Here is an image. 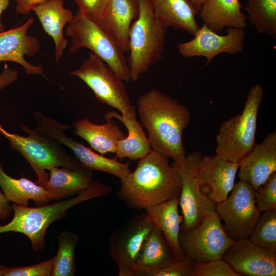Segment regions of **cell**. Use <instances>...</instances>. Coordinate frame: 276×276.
Here are the masks:
<instances>
[{"label":"cell","instance_id":"cell-9","mask_svg":"<svg viewBox=\"0 0 276 276\" xmlns=\"http://www.w3.org/2000/svg\"><path fill=\"white\" fill-rule=\"evenodd\" d=\"M255 191L240 179L224 200L216 203L215 211L224 222L223 227L234 240L248 238L262 213L256 204Z\"/></svg>","mask_w":276,"mask_h":276},{"label":"cell","instance_id":"cell-24","mask_svg":"<svg viewBox=\"0 0 276 276\" xmlns=\"http://www.w3.org/2000/svg\"><path fill=\"white\" fill-rule=\"evenodd\" d=\"M239 0H206L199 16L209 28L218 33L225 27L245 29L247 16Z\"/></svg>","mask_w":276,"mask_h":276},{"label":"cell","instance_id":"cell-2","mask_svg":"<svg viewBox=\"0 0 276 276\" xmlns=\"http://www.w3.org/2000/svg\"><path fill=\"white\" fill-rule=\"evenodd\" d=\"M181 179L169 158L152 150L139 160L134 171L120 179L117 196L128 206L145 210L179 197Z\"/></svg>","mask_w":276,"mask_h":276},{"label":"cell","instance_id":"cell-6","mask_svg":"<svg viewBox=\"0 0 276 276\" xmlns=\"http://www.w3.org/2000/svg\"><path fill=\"white\" fill-rule=\"evenodd\" d=\"M28 136L11 133L0 125V134L10 142L11 147L19 152L29 163L36 173V183L44 187L49 178L47 172L55 167L76 169L81 164L76 158L70 156L61 144L36 129L20 126Z\"/></svg>","mask_w":276,"mask_h":276},{"label":"cell","instance_id":"cell-8","mask_svg":"<svg viewBox=\"0 0 276 276\" xmlns=\"http://www.w3.org/2000/svg\"><path fill=\"white\" fill-rule=\"evenodd\" d=\"M234 241L225 232L216 211L205 216L197 226L180 230L179 236L181 249L194 263L222 259Z\"/></svg>","mask_w":276,"mask_h":276},{"label":"cell","instance_id":"cell-11","mask_svg":"<svg viewBox=\"0 0 276 276\" xmlns=\"http://www.w3.org/2000/svg\"><path fill=\"white\" fill-rule=\"evenodd\" d=\"M200 153L194 151L186 156L182 165L174 166L181 179V190L179 196L182 221L181 230H187L199 225L206 215L215 211L216 203L203 192L197 166L201 156Z\"/></svg>","mask_w":276,"mask_h":276},{"label":"cell","instance_id":"cell-26","mask_svg":"<svg viewBox=\"0 0 276 276\" xmlns=\"http://www.w3.org/2000/svg\"><path fill=\"white\" fill-rule=\"evenodd\" d=\"M178 206L179 197H175L145 210L154 227L163 233L176 260L186 257L179 242L182 218Z\"/></svg>","mask_w":276,"mask_h":276},{"label":"cell","instance_id":"cell-15","mask_svg":"<svg viewBox=\"0 0 276 276\" xmlns=\"http://www.w3.org/2000/svg\"><path fill=\"white\" fill-rule=\"evenodd\" d=\"M222 259L241 275H276V251L261 247L248 238L235 240Z\"/></svg>","mask_w":276,"mask_h":276},{"label":"cell","instance_id":"cell-25","mask_svg":"<svg viewBox=\"0 0 276 276\" xmlns=\"http://www.w3.org/2000/svg\"><path fill=\"white\" fill-rule=\"evenodd\" d=\"M106 121V123L100 125L94 124L87 118L75 121L73 133L86 141L100 154L115 153L117 142L124 139L127 134L112 119Z\"/></svg>","mask_w":276,"mask_h":276},{"label":"cell","instance_id":"cell-3","mask_svg":"<svg viewBox=\"0 0 276 276\" xmlns=\"http://www.w3.org/2000/svg\"><path fill=\"white\" fill-rule=\"evenodd\" d=\"M111 191L110 187L95 180L89 188L79 192L76 196L50 204L29 208L14 203L12 205L13 217L9 223L0 224V234L13 232L24 234L31 241L34 251L41 250L45 246L47 228L52 223L64 218L71 208L91 199L106 196Z\"/></svg>","mask_w":276,"mask_h":276},{"label":"cell","instance_id":"cell-12","mask_svg":"<svg viewBox=\"0 0 276 276\" xmlns=\"http://www.w3.org/2000/svg\"><path fill=\"white\" fill-rule=\"evenodd\" d=\"M34 117L37 125L35 129L70 148L84 167L92 171L106 172L120 179L124 178L131 172L129 162L123 163L118 161L117 158L106 157L67 136L65 130L73 128L72 126L63 124L38 111L34 112Z\"/></svg>","mask_w":276,"mask_h":276},{"label":"cell","instance_id":"cell-4","mask_svg":"<svg viewBox=\"0 0 276 276\" xmlns=\"http://www.w3.org/2000/svg\"><path fill=\"white\" fill-rule=\"evenodd\" d=\"M139 14L129 32L127 62L131 81L138 80L163 56L166 29L156 17L150 0H137Z\"/></svg>","mask_w":276,"mask_h":276},{"label":"cell","instance_id":"cell-5","mask_svg":"<svg viewBox=\"0 0 276 276\" xmlns=\"http://www.w3.org/2000/svg\"><path fill=\"white\" fill-rule=\"evenodd\" d=\"M263 94L260 85L252 86L242 113L222 123L216 137V155L239 163L253 149L256 145L258 111Z\"/></svg>","mask_w":276,"mask_h":276},{"label":"cell","instance_id":"cell-13","mask_svg":"<svg viewBox=\"0 0 276 276\" xmlns=\"http://www.w3.org/2000/svg\"><path fill=\"white\" fill-rule=\"evenodd\" d=\"M154 226L146 213L126 221L110 236V256L119 276H134L142 246Z\"/></svg>","mask_w":276,"mask_h":276},{"label":"cell","instance_id":"cell-30","mask_svg":"<svg viewBox=\"0 0 276 276\" xmlns=\"http://www.w3.org/2000/svg\"><path fill=\"white\" fill-rule=\"evenodd\" d=\"M58 248L54 257L51 276H74L76 271L75 249L79 241L77 234L64 231L57 236Z\"/></svg>","mask_w":276,"mask_h":276},{"label":"cell","instance_id":"cell-16","mask_svg":"<svg viewBox=\"0 0 276 276\" xmlns=\"http://www.w3.org/2000/svg\"><path fill=\"white\" fill-rule=\"evenodd\" d=\"M33 22L30 17L22 25L0 32V62H14L22 66L27 74L41 75L43 67L32 64L25 57L35 55L40 48L39 40L28 34Z\"/></svg>","mask_w":276,"mask_h":276},{"label":"cell","instance_id":"cell-34","mask_svg":"<svg viewBox=\"0 0 276 276\" xmlns=\"http://www.w3.org/2000/svg\"><path fill=\"white\" fill-rule=\"evenodd\" d=\"M193 276H241L222 259L194 263Z\"/></svg>","mask_w":276,"mask_h":276},{"label":"cell","instance_id":"cell-40","mask_svg":"<svg viewBox=\"0 0 276 276\" xmlns=\"http://www.w3.org/2000/svg\"><path fill=\"white\" fill-rule=\"evenodd\" d=\"M9 5V0H0V32L5 31V28L1 21V16Z\"/></svg>","mask_w":276,"mask_h":276},{"label":"cell","instance_id":"cell-27","mask_svg":"<svg viewBox=\"0 0 276 276\" xmlns=\"http://www.w3.org/2000/svg\"><path fill=\"white\" fill-rule=\"evenodd\" d=\"M176 260L163 233L154 227L142 246L134 276H146L149 272L165 267Z\"/></svg>","mask_w":276,"mask_h":276},{"label":"cell","instance_id":"cell-36","mask_svg":"<svg viewBox=\"0 0 276 276\" xmlns=\"http://www.w3.org/2000/svg\"><path fill=\"white\" fill-rule=\"evenodd\" d=\"M194 263L186 256L171 264L151 271L146 276H193Z\"/></svg>","mask_w":276,"mask_h":276},{"label":"cell","instance_id":"cell-33","mask_svg":"<svg viewBox=\"0 0 276 276\" xmlns=\"http://www.w3.org/2000/svg\"><path fill=\"white\" fill-rule=\"evenodd\" d=\"M255 201L261 213L276 209V172L256 190Z\"/></svg>","mask_w":276,"mask_h":276},{"label":"cell","instance_id":"cell-37","mask_svg":"<svg viewBox=\"0 0 276 276\" xmlns=\"http://www.w3.org/2000/svg\"><path fill=\"white\" fill-rule=\"evenodd\" d=\"M15 3V11L21 15H28L38 5L48 0H13Z\"/></svg>","mask_w":276,"mask_h":276},{"label":"cell","instance_id":"cell-20","mask_svg":"<svg viewBox=\"0 0 276 276\" xmlns=\"http://www.w3.org/2000/svg\"><path fill=\"white\" fill-rule=\"evenodd\" d=\"M104 118L105 120L117 119L127 129L126 136L117 142L116 158L119 159L126 158L132 160H139L152 150L143 126L136 120L135 106L123 114L114 110L109 111L105 114Z\"/></svg>","mask_w":276,"mask_h":276},{"label":"cell","instance_id":"cell-1","mask_svg":"<svg viewBox=\"0 0 276 276\" xmlns=\"http://www.w3.org/2000/svg\"><path fill=\"white\" fill-rule=\"evenodd\" d=\"M141 123L148 133L151 149L182 165L186 158L182 133L188 127L191 113L171 96L152 88L137 100Z\"/></svg>","mask_w":276,"mask_h":276},{"label":"cell","instance_id":"cell-23","mask_svg":"<svg viewBox=\"0 0 276 276\" xmlns=\"http://www.w3.org/2000/svg\"><path fill=\"white\" fill-rule=\"evenodd\" d=\"M157 19L167 29L173 28L194 36L200 28L196 20L199 11L191 0H150Z\"/></svg>","mask_w":276,"mask_h":276},{"label":"cell","instance_id":"cell-21","mask_svg":"<svg viewBox=\"0 0 276 276\" xmlns=\"http://www.w3.org/2000/svg\"><path fill=\"white\" fill-rule=\"evenodd\" d=\"M49 171V178L44 187L50 201L69 198L88 189L95 181L92 170L81 165L76 169L55 167Z\"/></svg>","mask_w":276,"mask_h":276},{"label":"cell","instance_id":"cell-38","mask_svg":"<svg viewBox=\"0 0 276 276\" xmlns=\"http://www.w3.org/2000/svg\"><path fill=\"white\" fill-rule=\"evenodd\" d=\"M18 76V73L16 70H12L5 64L4 70L0 74V90L16 80Z\"/></svg>","mask_w":276,"mask_h":276},{"label":"cell","instance_id":"cell-22","mask_svg":"<svg viewBox=\"0 0 276 276\" xmlns=\"http://www.w3.org/2000/svg\"><path fill=\"white\" fill-rule=\"evenodd\" d=\"M33 11L45 32L54 40L55 59L58 63L67 44V40L63 36V29L72 20L73 13L64 7L63 0H48L38 5Z\"/></svg>","mask_w":276,"mask_h":276},{"label":"cell","instance_id":"cell-14","mask_svg":"<svg viewBox=\"0 0 276 276\" xmlns=\"http://www.w3.org/2000/svg\"><path fill=\"white\" fill-rule=\"evenodd\" d=\"M226 34L219 35L204 24L200 27L193 39L177 44L179 53L184 57H204L208 65L215 56L226 53L237 55L244 50V29L227 28Z\"/></svg>","mask_w":276,"mask_h":276},{"label":"cell","instance_id":"cell-19","mask_svg":"<svg viewBox=\"0 0 276 276\" xmlns=\"http://www.w3.org/2000/svg\"><path fill=\"white\" fill-rule=\"evenodd\" d=\"M137 0H109L107 10L98 24L118 42L124 53L129 50V32L139 14Z\"/></svg>","mask_w":276,"mask_h":276},{"label":"cell","instance_id":"cell-41","mask_svg":"<svg viewBox=\"0 0 276 276\" xmlns=\"http://www.w3.org/2000/svg\"><path fill=\"white\" fill-rule=\"evenodd\" d=\"M197 9L200 11L202 5L205 3L206 0H191Z\"/></svg>","mask_w":276,"mask_h":276},{"label":"cell","instance_id":"cell-18","mask_svg":"<svg viewBox=\"0 0 276 276\" xmlns=\"http://www.w3.org/2000/svg\"><path fill=\"white\" fill-rule=\"evenodd\" d=\"M239 177L257 190L276 172V132L268 133L263 141L239 162Z\"/></svg>","mask_w":276,"mask_h":276},{"label":"cell","instance_id":"cell-10","mask_svg":"<svg viewBox=\"0 0 276 276\" xmlns=\"http://www.w3.org/2000/svg\"><path fill=\"white\" fill-rule=\"evenodd\" d=\"M70 74L82 80L101 103L118 109L121 114L134 106L124 81L93 53L90 52L80 66Z\"/></svg>","mask_w":276,"mask_h":276},{"label":"cell","instance_id":"cell-29","mask_svg":"<svg viewBox=\"0 0 276 276\" xmlns=\"http://www.w3.org/2000/svg\"><path fill=\"white\" fill-rule=\"evenodd\" d=\"M244 10L258 33L276 38V0H247Z\"/></svg>","mask_w":276,"mask_h":276},{"label":"cell","instance_id":"cell-32","mask_svg":"<svg viewBox=\"0 0 276 276\" xmlns=\"http://www.w3.org/2000/svg\"><path fill=\"white\" fill-rule=\"evenodd\" d=\"M54 257L29 266L8 267L0 264V276H51Z\"/></svg>","mask_w":276,"mask_h":276},{"label":"cell","instance_id":"cell-31","mask_svg":"<svg viewBox=\"0 0 276 276\" xmlns=\"http://www.w3.org/2000/svg\"><path fill=\"white\" fill-rule=\"evenodd\" d=\"M248 239L261 247L276 251V209L261 213Z\"/></svg>","mask_w":276,"mask_h":276},{"label":"cell","instance_id":"cell-17","mask_svg":"<svg viewBox=\"0 0 276 276\" xmlns=\"http://www.w3.org/2000/svg\"><path fill=\"white\" fill-rule=\"evenodd\" d=\"M239 164L227 160L219 156H201L197 172L202 186L209 189L208 195L216 203L224 200L232 190Z\"/></svg>","mask_w":276,"mask_h":276},{"label":"cell","instance_id":"cell-28","mask_svg":"<svg viewBox=\"0 0 276 276\" xmlns=\"http://www.w3.org/2000/svg\"><path fill=\"white\" fill-rule=\"evenodd\" d=\"M0 187L7 200L18 205L28 206L31 200L37 206L50 202L44 187L27 178L16 179L10 176L5 173L1 163Z\"/></svg>","mask_w":276,"mask_h":276},{"label":"cell","instance_id":"cell-35","mask_svg":"<svg viewBox=\"0 0 276 276\" xmlns=\"http://www.w3.org/2000/svg\"><path fill=\"white\" fill-rule=\"evenodd\" d=\"M109 0H73L81 14L98 24L104 16Z\"/></svg>","mask_w":276,"mask_h":276},{"label":"cell","instance_id":"cell-7","mask_svg":"<svg viewBox=\"0 0 276 276\" xmlns=\"http://www.w3.org/2000/svg\"><path fill=\"white\" fill-rule=\"evenodd\" d=\"M65 33L72 40L70 53L88 49L106 63L123 81H131L127 59L121 47L108 33L83 16L79 10L67 24Z\"/></svg>","mask_w":276,"mask_h":276},{"label":"cell","instance_id":"cell-39","mask_svg":"<svg viewBox=\"0 0 276 276\" xmlns=\"http://www.w3.org/2000/svg\"><path fill=\"white\" fill-rule=\"evenodd\" d=\"M9 202L4 193L0 191V220H6L11 213L12 208Z\"/></svg>","mask_w":276,"mask_h":276}]
</instances>
